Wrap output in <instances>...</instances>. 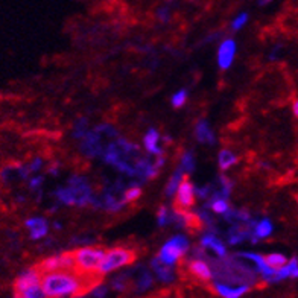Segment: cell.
<instances>
[{
	"label": "cell",
	"instance_id": "30",
	"mask_svg": "<svg viewBox=\"0 0 298 298\" xmlns=\"http://www.w3.org/2000/svg\"><path fill=\"white\" fill-rule=\"evenodd\" d=\"M246 22H248V14L244 12V14L238 15V17L233 20V23H231V29H233V30H239V29H242V27L246 25Z\"/></svg>",
	"mask_w": 298,
	"mask_h": 298
},
{
	"label": "cell",
	"instance_id": "10",
	"mask_svg": "<svg viewBox=\"0 0 298 298\" xmlns=\"http://www.w3.org/2000/svg\"><path fill=\"white\" fill-rule=\"evenodd\" d=\"M195 204V187L192 181L187 178L181 180L178 189H177V202L175 210H189Z\"/></svg>",
	"mask_w": 298,
	"mask_h": 298
},
{
	"label": "cell",
	"instance_id": "16",
	"mask_svg": "<svg viewBox=\"0 0 298 298\" xmlns=\"http://www.w3.org/2000/svg\"><path fill=\"white\" fill-rule=\"evenodd\" d=\"M201 245L206 249H212L217 257L227 256V248H225L224 242L215 234V231L209 230V233L204 234V236L201 238Z\"/></svg>",
	"mask_w": 298,
	"mask_h": 298
},
{
	"label": "cell",
	"instance_id": "26",
	"mask_svg": "<svg viewBox=\"0 0 298 298\" xmlns=\"http://www.w3.org/2000/svg\"><path fill=\"white\" fill-rule=\"evenodd\" d=\"M140 195H142V190H140V187H138L137 184H131L130 189H128L127 192H125L123 198H125V202L128 204V202H133V201L138 199Z\"/></svg>",
	"mask_w": 298,
	"mask_h": 298
},
{
	"label": "cell",
	"instance_id": "25",
	"mask_svg": "<svg viewBox=\"0 0 298 298\" xmlns=\"http://www.w3.org/2000/svg\"><path fill=\"white\" fill-rule=\"evenodd\" d=\"M180 167L186 172V174H189V172H193V169H195V159H193V154H192V152H184V154H183Z\"/></svg>",
	"mask_w": 298,
	"mask_h": 298
},
{
	"label": "cell",
	"instance_id": "29",
	"mask_svg": "<svg viewBox=\"0 0 298 298\" xmlns=\"http://www.w3.org/2000/svg\"><path fill=\"white\" fill-rule=\"evenodd\" d=\"M170 217H172V212L167 210L166 207H160V210H159V224L162 227L170 224Z\"/></svg>",
	"mask_w": 298,
	"mask_h": 298
},
{
	"label": "cell",
	"instance_id": "9",
	"mask_svg": "<svg viewBox=\"0 0 298 298\" xmlns=\"http://www.w3.org/2000/svg\"><path fill=\"white\" fill-rule=\"evenodd\" d=\"M40 272H51V271H78L76 260L73 251H67L59 256H52L41 262L38 266Z\"/></svg>",
	"mask_w": 298,
	"mask_h": 298
},
{
	"label": "cell",
	"instance_id": "15",
	"mask_svg": "<svg viewBox=\"0 0 298 298\" xmlns=\"http://www.w3.org/2000/svg\"><path fill=\"white\" fill-rule=\"evenodd\" d=\"M26 228L29 230L30 239L40 241L49 233V224L44 217H30L26 221Z\"/></svg>",
	"mask_w": 298,
	"mask_h": 298
},
{
	"label": "cell",
	"instance_id": "23",
	"mask_svg": "<svg viewBox=\"0 0 298 298\" xmlns=\"http://www.w3.org/2000/svg\"><path fill=\"white\" fill-rule=\"evenodd\" d=\"M206 207L212 209V212L215 213H219V215H224L225 212H228V202L225 198H221V196H216V198H212L209 201V204Z\"/></svg>",
	"mask_w": 298,
	"mask_h": 298
},
{
	"label": "cell",
	"instance_id": "3",
	"mask_svg": "<svg viewBox=\"0 0 298 298\" xmlns=\"http://www.w3.org/2000/svg\"><path fill=\"white\" fill-rule=\"evenodd\" d=\"M117 138V131L111 125H99L95 130L87 131L82 137L81 151L88 157L102 155L105 148Z\"/></svg>",
	"mask_w": 298,
	"mask_h": 298
},
{
	"label": "cell",
	"instance_id": "6",
	"mask_svg": "<svg viewBox=\"0 0 298 298\" xmlns=\"http://www.w3.org/2000/svg\"><path fill=\"white\" fill-rule=\"evenodd\" d=\"M134 260H135V253L133 249H128V248L109 249L108 253H105V256H104L99 272L107 274V272L116 271L119 268H123V266L131 265Z\"/></svg>",
	"mask_w": 298,
	"mask_h": 298
},
{
	"label": "cell",
	"instance_id": "27",
	"mask_svg": "<svg viewBox=\"0 0 298 298\" xmlns=\"http://www.w3.org/2000/svg\"><path fill=\"white\" fill-rule=\"evenodd\" d=\"M88 128H87V120L85 119H80L73 127V135L76 138H82L87 134Z\"/></svg>",
	"mask_w": 298,
	"mask_h": 298
},
{
	"label": "cell",
	"instance_id": "4",
	"mask_svg": "<svg viewBox=\"0 0 298 298\" xmlns=\"http://www.w3.org/2000/svg\"><path fill=\"white\" fill-rule=\"evenodd\" d=\"M15 297L23 298H38L44 297L41 289V272L37 270H27L19 275L14 285Z\"/></svg>",
	"mask_w": 298,
	"mask_h": 298
},
{
	"label": "cell",
	"instance_id": "19",
	"mask_svg": "<svg viewBox=\"0 0 298 298\" xmlns=\"http://www.w3.org/2000/svg\"><path fill=\"white\" fill-rule=\"evenodd\" d=\"M195 134H196L198 142H201L204 145H213L215 143V134L210 128V125L206 120H199L196 123Z\"/></svg>",
	"mask_w": 298,
	"mask_h": 298
},
{
	"label": "cell",
	"instance_id": "20",
	"mask_svg": "<svg viewBox=\"0 0 298 298\" xmlns=\"http://www.w3.org/2000/svg\"><path fill=\"white\" fill-rule=\"evenodd\" d=\"M145 149L149 154H154V155L163 154V149L160 148V134L157 130L151 128L146 133V135H145Z\"/></svg>",
	"mask_w": 298,
	"mask_h": 298
},
{
	"label": "cell",
	"instance_id": "14",
	"mask_svg": "<svg viewBox=\"0 0 298 298\" xmlns=\"http://www.w3.org/2000/svg\"><path fill=\"white\" fill-rule=\"evenodd\" d=\"M131 274L134 277L133 283H134L137 292H146L152 286V275L145 266H137V268H133Z\"/></svg>",
	"mask_w": 298,
	"mask_h": 298
},
{
	"label": "cell",
	"instance_id": "24",
	"mask_svg": "<svg viewBox=\"0 0 298 298\" xmlns=\"http://www.w3.org/2000/svg\"><path fill=\"white\" fill-rule=\"evenodd\" d=\"M265 259V262L268 263L272 270H278V268H281L283 265H286V262H288V259H286V256H283V254H280V253H272V254H268V256H265L263 257Z\"/></svg>",
	"mask_w": 298,
	"mask_h": 298
},
{
	"label": "cell",
	"instance_id": "28",
	"mask_svg": "<svg viewBox=\"0 0 298 298\" xmlns=\"http://www.w3.org/2000/svg\"><path fill=\"white\" fill-rule=\"evenodd\" d=\"M187 101V91L186 90H180L177 91L174 96H172V105L175 108H181Z\"/></svg>",
	"mask_w": 298,
	"mask_h": 298
},
{
	"label": "cell",
	"instance_id": "13",
	"mask_svg": "<svg viewBox=\"0 0 298 298\" xmlns=\"http://www.w3.org/2000/svg\"><path fill=\"white\" fill-rule=\"evenodd\" d=\"M151 268L155 272V275L159 277V280L163 281V283H170V281H174V278H175L174 265H167L160 257H154L152 259Z\"/></svg>",
	"mask_w": 298,
	"mask_h": 298
},
{
	"label": "cell",
	"instance_id": "32",
	"mask_svg": "<svg viewBox=\"0 0 298 298\" xmlns=\"http://www.w3.org/2000/svg\"><path fill=\"white\" fill-rule=\"evenodd\" d=\"M41 184H43V177H40V175H34L32 178H29V186L32 190H38Z\"/></svg>",
	"mask_w": 298,
	"mask_h": 298
},
{
	"label": "cell",
	"instance_id": "33",
	"mask_svg": "<svg viewBox=\"0 0 298 298\" xmlns=\"http://www.w3.org/2000/svg\"><path fill=\"white\" fill-rule=\"evenodd\" d=\"M41 166H43V160H41V159H35L34 162H30V163L27 164V167H29V170H30V174H37V172L41 169Z\"/></svg>",
	"mask_w": 298,
	"mask_h": 298
},
{
	"label": "cell",
	"instance_id": "12",
	"mask_svg": "<svg viewBox=\"0 0 298 298\" xmlns=\"http://www.w3.org/2000/svg\"><path fill=\"white\" fill-rule=\"evenodd\" d=\"M187 271H189L196 280L199 281H210L213 278V274H212V266L202 259H193L189 262L187 265Z\"/></svg>",
	"mask_w": 298,
	"mask_h": 298
},
{
	"label": "cell",
	"instance_id": "11",
	"mask_svg": "<svg viewBox=\"0 0 298 298\" xmlns=\"http://www.w3.org/2000/svg\"><path fill=\"white\" fill-rule=\"evenodd\" d=\"M236 41L228 38L225 40L221 46H219V52H217V64L221 69H228L231 66V62L234 59V55H236Z\"/></svg>",
	"mask_w": 298,
	"mask_h": 298
},
{
	"label": "cell",
	"instance_id": "31",
	"mask_svg": "<svg viewBox=\"0 0 298 298\" xmlns=\"http://www.w3.org/2000/svg\"><path fill=\"white\" fill-rule=\"evenodd\" d=\"M107 291H108L107 286H104V285H96L95 288H91V289L87 292V295L99 298V297H105V295H107Z\"/></svg>",
	"mask_w": 298,
	"mask_h": 298
},
{
	"label": "cell",
	"instance_id": "36",
	"mask_svg": "<svg viewBox=\"0 0 298 298\" xmlns=\"http://www.w3.org/2000/svg\"><path fill=\"white\" fill-rule=\"evenodd\" d=\"M272 0H259V3L260 5H268V3H271Z\"/></svg>",
	"mask_w": 298,
	"mask_h": 298
},
{
	"label": "cell",
	"instance_id": "8",
	"mask_svg": "<svg viewBox=\"0 0 298 298\" xmlns=\"http://www.w3.org/2000/svg\"><path fill=\"white\" fill-rule=\"evenodd\" d=\"M67 187L70 189L72 198H73V206H87L93 201V190L88 184V180L81 175H75L69 180Z\"/></svg>",
	"mask_w": 298,
	"mask_h": 298
},
{
	"label": "cell",
	"instance_id": "2",
	"mask_svg": "<svg viewBox=\"0 0 298 298\" xmlns=\"http://www.w3.org/2000/svg\"><path fill=\"white\" fill-rule=\"evenodd\" d=\"M210 266L215 281H221L225 285H253L257 280V271L246 265V260L238 257L236 254L231 257H210Z\"/></svg>",
	"mask_w": 298,
	"mask_h": 298
},
{
	"label": "cell",
	"instance_id": "35",
	"mask_svg": "<svg viewBox=\"0 0 298 298\" xmlns=\"http://www.w3.org/2000/svg\"><path fill=\"white\" fill-rule=\"evenodd\" d=\"M292 111H294V114L298 117V99L294 102V105H292Z\"/></svg>",
	"mask_w": 298,
	"mask_h": 298
},
{
	"label": "cell",
	"instance_id": "21",
	"mask_svg": "<svg viewBox=\"0 0 298 298\" xmlns=\"http://www.w3.org/2000/svg\"><path fill=\"white\" fill-rule=\"evenodd\" d=\"M217 162H219V167H221L222 170H228L231 166H234L238 163V157L234 155L231 151L222 149L221 152H219Z\"/></svg>",
	"mask_w": 298,
	"mask_h": 298
},
{
	"label": "cell",
	"instance_id": "22",
	"mask_svg": "<svg viewBox=\"0 0 298 298\" xmlns=\"http://www.w3.org/2000/svg\"><path fill=\"white\" fill-rule=\"evenodd\" d=\"M184 174H186V172H184L181 167H178V169L174 172V175L170 177V180H169V183H167V186H166V196H174V193L177 192V189H178V186H180V183H181Z\"/></svg>",
	"mask_w": 298,
	"mask_h": 298
},
{
	"label": "cell",
	"instance_id": "34",
	"mask_svg": "<svg viewBox=\"0 0 298 298\" xmlns=\"http://www.w3.org/2000/svg\"><path fill=\"white\" fill-rule=\"evenodd\" d=\"M169 15H170V11H169L167 8H162V9L159 11V17H160V20H163V22H167V20H169Z\"/></svg>",
	"mask_w": 298,
	"mask_h": 298
},
{
	"label": "cell",
	"instance_id": "17",
	"mask_svg": "<svg viewBox=\"0 0 298 298\" xmlns=\"http://www.w3.org/2000/svg\"><path fill=\"white\" fill-rule=\"evenodd\" d=\"M274 230V225L272 222L270 221V219H260V221L256 222L254 228H253V233H251V238H249V242L253 244H257L260 239H265L271 236V233Z\"/></svg>",
	"mask_w": 298,
	"mask_h": 298
},
{
	"label": "cell",
	"instance_id": "1",
	"mask_svg": "<svg viewBox=\"0 0 298 298\" xmlns=\"http://www.w3.org/2000/svg\"><path fill=\"white\" fill-rule=\"evenodd\" d=\"M99 283L93 274L80 271H51L41 275L44 297H81Z\"/></svg>",
	"mask_w": 298,
	"mask_h": 298
},
{
	"label": "cell",
	"instance_id": "37",
	"mask_svg": "<svg viewBox=\"0 0 298 298\" xmlns=\"http://www.w3.org/2000/svg\"><path fill=\"white\" fill-rule=\"evenodd\" d=\"M292 277H294V278H298V268H297V270H295V271H294V274H292Z\"/></svg>",
	"mask_w": 298,
	"mask_h": 298
},
{
	"label": "cell",
	"instance_id": "18",
	"mask_svg": "<svg viewBox=\"0 0 298 298\" xmlns=\"http://www.w3.org/2000/svg\"><path fill=\"white\" fill-rule=\"evenodd\" d=\"M216 292L221 295V297H225V298H239L242 297L245 292L249 291V286L248 285H241L238 288L234 286H230V285H225V283H221V281H215L213 283Z\"/></svg>",
	"mask_w": 298,
	"mask_h": 298
},
{
	"label": "cell",
	"instance_id": "5",
	"mask_svg": "<svg viewBox=\"0 0 298 298\" xmlns=\"http://www.w3.org/2000/svg\"><path fill=\"white\" fill-rule=\"evenodd\" d=\"M75 253V260H76V270L80 272H85V274H95L99 272L101 263L104 260L105 251L102 248H93V246H87V248H80L73 251ZM101 274V272H99Z\"/></svg>",
	"mask_w": 298,
	"mask_h": 298
},
{
	"label": "cell",
	"instance_id": "7",
	"mask_svg": "<svg viewBox=\"0 0 298 298\" xmlns=\"http://www.w3.org/2000/svg\"><path fill=\"white\" fill-rule=\"evenodd\" d=\"M187 249H189V241L183 234H178L163 245L159 257L167 265H175L187 253Z\"/></svg>",
	"mask_w": 298,
	"mask_h": 298
}]
</instances>
